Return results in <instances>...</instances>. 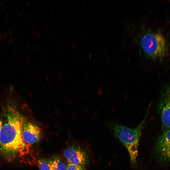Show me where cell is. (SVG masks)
Returning a JSON list of instances; mask_svg holds the SVG:
<instances>
[{"instance_id": "cell-4", "label": "cell", "mask_w": 170, "mask_h": 170, "mask_svg": "<svg viewBox=\"0 0 170 170\" xmlns=\"http://www.w3.org/2000/svg\"><path fill=\"white\" fill-rule=\"evenodd\" d=\"M163 132L170 129V84L163 88L157 106Z\"/></svg>"}, {"instance_id": "cell-10", "label": "cell", "mask_w": 170, "mask_h": 170, "mask_svg": "<svg viewBox=\"0 0 170 170\" xmlns=\"http://www.w3.org/2000/svg\"><path fill=\"white\" fill-rule=\"evenodd\" d=\"M66 170H84V169L83 166L68 163L66 165Z\"/></svg>"}, {"instance_id": "cell-6", "label": "cell", "mask_w": 170, "mask_h": 170, "mask_svg": "<svg viewBox=\"0 0 170 170\" xmlns=\"http://www.w3.org/2000/svg\"><path fill=\"white\" fill-rule=\"evenodd\" d=\"M42 134L41 128L30 122H24L22 128V138L29 146L38 142Z\"/></svg>"}, {"instance_id": "cell-5", "label": "cell", "mask_w": 170, "mask_h": 170, "mask_svg": "<svg viewBox=\"0 0 170 170\" xmlns=\"http://www.w3.org/2000/svg\"><path fill=\"white\" fill-rule=\"evenodd\" d=\"M155 150L161 162H170V129L163 132L158 138L155 144Z\"/></svg>"}, {"instance_id": "cell-7", "label": "cell", "mask_w": 170, "mask_h": 170, "mask_svg": "<svg viewBox=\"0 0 170 170\" xmlns=\"http://www.w3.org/2000/svg\"><path fill=\"white\" fill-rule=\"evenodd\" d=\"M64 156L69 163L84 166L87 161L85 152L80 147L75 146L69 147L64 151Z\"/></svg>"}, {"instance_id": "cell-11", "label": "cell", "mask_w": 170, "mask_h": 170, "mask_svg": "<svg viewBox=\"0 0 170 170\" xmlns=\"http://www.w3.org/2000/svg\"><path fill=\"white\" fill-rule=\"evenodd\" d=\"M2 126V122L0 120V131H1Z\"/></svg>"}, {"instance_id": "cell-9", "label": "cell", "mask_w": 170, "mask_h": 170, "mask_svg": "<svg viewBox=\"0 0 170 170\" xmlns=\"http://www.w3.org/2000/svg\"><path fill=\"white\" fill-rule=\"evenodd\" d=\"M38 165L39 170H51L49 160L40 159L38 161Z\"/></svg>"}, {"instance_id": "cell-8", "label": "cell", "mask_w": 170, "mask_h": 170, "mask_svg": "<svg viewBox=\"0 0 170 170\" xmlns=\"http://www.w3.org/2000/svg\"><path fill=\"white\" fill-rule=\"evenodd\" d=\"M51 170H66V166L65 163L58 158L49 160Z\"/></svg>"}, {"instance_id": "cell-1", "label": "cell", "mask_w": 170, "mask_h": 170, "mask_svg": "<svg viewBox=\"0 0 170 170\" xmlns=\"http://www.w3.org/2000/svg\"><path fill=\"white\" fill-rule=\"evenodd\" d=\"M7 114L6 120L0 133V150L8 159L27 154L29 146L23 141L22 128L25 122L18 111L11 109Z\"/></svg>"}, {"instance_id": "cell-3", "label": "cell", "mask_w": 170, "mask_h": 170, "mask_svg": "<svg viewBox=\"0 0 170 170\" xmlns=\"http://www.w3.org/2000/svg\"><path fill=\"white\" fill-rule=\"evenodd\" d=\"M141 42L144 51L153 57L162 58L168 54L167 41L161 33H146L142 37Z\"/></svg>"}, {"instance_id": "cell-2", "label": "cell", "mask_w": 170, "mask_h": 170, "mask_svg": "<svg viewBox=\"0 0 170 170\" xmlns=\"http://www.w3.org/2000/svg\"><path fill=\"white\" fill-rule=\"evenodd\" d=\"M148 110L140 124L134 128H130L118 124H109L115 136L125 146L128 152L132 164H135L138 154L140 137Z\"/></svg>"}]
</instances>
